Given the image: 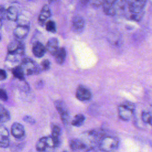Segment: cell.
Returning <instances> with one entry per match:
<instances>
[{"mask_svg":"<svg viewBox=\"0 0 152 152\" xmlns=\"http://www.w3.org/2000/svg\"><path fill=\"white\" fill-rule=\"evenodd\" d=\"M23 119L24 122H26L28 124H34L36 122L35 119L31 116H28V115H25L23 117Z\"/></svg>","mask_w":152,"mask_h":152,"instance_id":"29","label":"cell"},{"mask_svg":"<svg viewBox=\"0 0 152 152\" xmlns=\"http://www.w3.org/2000/svg\"><path fill=\"white\" fill-rule=\"evenodd\" d=\"M5 11L6 9L3 5H0V20H2L5 17Z\"/></svg>","mask_w":152,"mask_h":152,"instance_id":"32","label":"cell"},{"mask_svg":"<svg viewBox=\"0 0 152 152\" xmlns=\"http://www.w3.org/2000/svg\"><path fill=\"white\" fill-rule=\"evenodd\" d=\"M45 48H46V50L49 53H50L53 56L54 54L56 52V51L59 48L58 39L56 38L50 39L48 40L46 44V46Z\"/></svg>","mask_w":152,"mask_h":152,"instance_id":"17","label":"cell"},{"mask_svg":"<svg viewBox=\"0 0 152 152\" xmlns=\"http://www.w3.org/2000/svg\"><path fill=\"white\" fill-rule=\"evenodd\" d=\"M119 140L114 136H103L99 142V149L104 152L115 150L119 145Z\"/></svg>","mask_w":152,"mask_h":152,"instance_id":"1","label":"cell"},{"mask_svg":"<svg viewBox=\"0 0 152 152\" xmlns=\"http://www.w3.org/2000/svg\"><path fill=\"white\" fill-rule=\"evenodd\" d=\"M50 62L48 59H45L41 62V69L43 71L48 70L50 68Z\"/></svg>","mask_w":152,"mask_h":152,"instance_id":"28","label":"cell"},{"mask_svg":"<svg viewBox=\"0 0 152 152\" xmlns=\"http://www.w3.org/2000/svg\"><path fill=\"white\" fill-rule=\"evenodd\" d=\"M63 152H66V151H63Z\"/></svg>","mask_w":152,"mask_h":152,"instance_id":"37","label":"cell"},{"mask_svg":"<svg viewBox=\"0 0 152 152\" xmlns=\"http://www.w3.org/2000/svg\"><path fill=\"white\" fill-rule=\"evenodd\" d=\"M11 132L17 140H21L25 137V129L24 126L19 122H14L11 125Z\"/></svg>","mask_w":152,"mask_h":152,"instance_id":"9","label":"cell"},{"mask_svg":"<svg viewBox=\"0 0 152 152\" xmlns=\"http://www.w3.org/2000/svg\"><path fill=\"white\" fill-rule=\"evenodd\" d=\"M104 1V0H89L90 3L94 7H99L102 5Z\"/></svg>","mask_w":152,"mask_h":152,"instance_id":"30","label":"cell"},{"mask_svg":"<svg viewBox=\"0 0 152 152\" xmlns=\"http://www.w3.org/2000/svg\"><path fill=\"white\" fill-rule=\"evenodd\" d=\"M46 48L40 42H36L32 46V52L37 58H42L46 52Z\"/></svg>","mask_w":152,"mask_h":152,"instance_id":"15","label":"cell"},{"mask_svg":"<svg viewBox=\"0 0 152 152\" xmlns=\"http://www.w3.org/2000/svg\"><path fill=\"white\" fill-rule=\"evenodd\" d=\"M102 5L103 11L106 15L113 16L116 14L115 10L113 4V1L104 0Z\"/></svg>","mask_w":152,"mask_h":152,"instance_id":"20","label":"cell"},{"mask_svg":"<svg viewBox=\"0 0 152 152\" xmlns=\"http://www.w3.org/2000/svg\"><path fill=\"white\" fill-rule=\"evenodd\" d=\"M72 29L75 33H81L85 27V21L83 18L79 15H75L72 20Z\"/></svg>","mask_w":152,"mask_h":152,"instance_id":"12","label":"cell"},{"mask_svg":"<svg viewBox=\"0 0 152 152\" xmlns=\"http://www.w3.org/2000/svg\"><path fill=\"white\" fill-rule=\"evenodd\" d=\"M49 1V2L50 3V2H53L54 1H55V0H48Z\"/></svg>","mask_w":152,"mask_h":152,"instance_id":"35","label":"cell"},{"mask_svg":"<svg viewBox=\"0 0 152 152\" xmlns=\"http://www.w3.org/2000/svg\"><path fill=\"white\" fill-rule=\"evenodd\" d=\"M7 78V74L5 70L0 68V81L6 80Z\"/></svg>","mask_w":152,"mask_h":152,"instance_id":"31","label":"cell"},{"mask_svg":"<svg viewBox=\"0 0 152 152\" xmlns=\"http://www.w3.org/2000/svg\"><path fill=\"white\" fill-rule=\"evenodd\" d=\"M69 145L70 148L75 151H81L87 149V147L85 143L83 142V141L80 139L74 138L70 140Z\"/></svg>","mask_w":152,"mask_h":152,"instance_id":"16","label":"cell"},{"mask_svg":"<svg viewBox=\"0 0 152 152\" xmlns=\"http://www.w3.org/2000/svg\"><path fill=\"white\" fill-rule=\"evenodd\" d=\"M2 21L1 20H0V28L2 27Z\"/></svg>","mask_w":152,"mask_h":152,"instance_id":"34","label":"cell"},{"mask_svg":"<svg viewBox=\"0 0 152 152\" xmlns=\"http://www.w3.org/2000/svg\"><path fill=\"white\" fill-rule=\"evenodd\" d=\"M1 39H2V36H1V33H0V41L1 40Z\"/></svg>","mask_w":152,"mask_h":152,"instance_id":"36","label":"cell"},{"mask_svg":"<svg viewBox=\"0 0 152 152\" xmlns=\"http://www.w3.org/2000/svg\"><path fill=\"white\" fill-rule=\"evenodd\" d=\"M25 47L24 43L18 40L11 42L7 46L8 54L21 57L24 55Z\"/></svg>","mask_w":152,"mask_h":152,"instance_id":"6","label":"cell"},{"mask_svg":"<svg viewBox=\"0 0 152 152\" xmlns=\"http://www.w3.org/2000/svg\"><path fill=\"white\" fill-rule=\"evenodd\" d=\"M85 119L86 118L84 115L81 113H78L74 117L73 119L71 121V124L74 126L80 127L84 124Z\"/></svg>","mask_w":152,"mask_h":152,"instance_id":"24","label":"cell"},{"mask_svg":"<svg viewBox=\"0 0 152 152\" xmlns=\"http://www.w3.org/2000/svg\"><path fill=\"white\" fill-rule=\"evenodd\" d=\"M55 106L58 111L61 119L64 125L67 126L69 122V112L66 104L62 100H57L55 102Z\"/></svg>","mask_w":152,"mask_h":152,"instance_id":"5","label":"cell"},{"mask_svg":"<svg viewBox=\"0 0 152 152\" xmlns=\"http://www.w3.org/2000/svg\"><path fill=\"white\" fill-rule=\"evenodd\" d=\"M51 15V12H50V8L49 7L48 5H45L40 12V14L39 15V18H38V21L39 23L40 24H44L45 22L47 20V19H48Z\"/></svg>","mask_w":152,"mask_h":152,"instance_id":"18","label":"cell"},{"mask_svg":"<svg viewBox=\"0 0 152 152\" xmlns=\"http://www.w3.org/2000/svg\"><path fill=\"white\" fill-rule=\"evenodd\" d=\"M8 99L7 91L2 88L0 87V100L6 102Z\"/></svg>","mask_w":152,"mask_h":152,"instance_id":"27","label":"cell"},{"mask_svg":"<svg viewBox=\"0 0 152 152\" xmlns=\"http://www.w3.org/2000/svg\"><path fill=\"white\" fill-rule=\"evenodd\" d=\"M11 118L9 111L2 104L0 106V125L10 121Z\"/></svg>","mask_w":152,"mask_h":152,"instance_id":"23","label":"cell"},{"mask_svg":"<svg viewBox=\"0 0 152 152\" xmlns=\"http://www.w3.org/2000/svg\"><path fill=\"white\" fill-rule=\"evenodd\" d=\"M10 145L8 129L4 125H0V148H6Z\"/></svg>","mask_w":152,"mask_h":152,"instance_id":"11","label":"cell"},{"mask_svg":"<svg viewBox=\"0 0 152 152\" xmlns=\"http://www.w3.org/2000/svg\"><path fill=\"white\" fill-rule=\"evenodd\" d=\"M29 31L28 25L24 24H19L14 30V35L18 39H22L26 37Z\"/></svg>","mask_w":152,"mask_h":152,"instance_id":"13","label":"cell"},{"mask_svg":"<svg viewBox=\"0 0 152 152\" xmlns=\"http://www.w3.org/2000/svg\"><path fill=\"white\" fill-rule=\"evenodd\" d=\"M12 74L13 76L18 79L19 81H24L25 78V74L23 69L20 65H16L12 68Z\"/></svg>","mask_w":152,"mask_h":152,"instance_id":"22","label":"cell"},{"mask_svg":"<svg viewBox=\"0 0 152 152\" xmlns=\"http://www.w3.org/2000/svg\"><path fill=\"white\" fill-rule=\"evenodd\" d=\"M55 148L53 141L50 136L43 137L40 138L36 144V149L37 151H41L48 147Z\"/></svg>","mask_w":152,"mask_h":152,"instance_id":"10","label":"cell"},{"mask_svg":"<svg viewBox=\"0 0 152 152\" xmlns=\"http://www.w3.org/2000/svg\"><path fill=\"white\" fill-rule=\"evenodd\" d=\"M18 13L17 9L14 6L8 7L5 11V18L12 21H16L18 20Z\"/></svg>","mask_w":152,"mask_h":152,"instance_id":"19","label":"cell"},{"mask_svg":"<svg viewBox=\"0 0 152 152\" xmlns=\"http://www.w3.org/2000/svg\"><path fill=\"white\" fill-rule=\"evenodd\" d=\"M75 96L80 101L86 102L91 99L92 95L90 90L88 88L84 86L80 85L77 88Z\"/></svg>","mask_w":152,"mask_h":152,"instance_id":"8","label":"cell"},{"mask_svg":"<svg viewBox=\"0 0 152 152\" xmlns=\"http://www.w3.org/2000/svg\"><path fill=\"white\" fill-rule=\"evenodd\" d=\"M103 131L101 129H93L88 131L86 135V140H87L88 144H86L87 149L93 147L96 144H99L101 138L103 137Z\"/></svg>","mask_w":152,"mask_h":152,"instance_id":"3","label":"cell"},{"mask_svg":"<svg viewBox=\"0 0 152 152\" xmlns=\"http://www.w3.org/2000/svg\"><path fill=\"white\" fill-rule=\"evenodd\" d=\"M46 30L51 32V33H55L56 32V24L55 22L52 20H49L46 24Z\"/></svg>","mask_w":152,"mask_h":152,"instance_id":"26","label":"cell"},{"mask_svg":"<svg viewBox=\"0 0 152 152\" xmlns=\"http://www.w3.org/2000/svg\"><path fill=\"white\" fill-rule=\"evenodd\" d=\"M61 134V128L56 125L52 124L51 126V138L53 141L55 147H58L61 144L60 137Z\"/></svg>","mask_w":152,"mask_h":152,"instance_id":"14","label":"cell"},{"mask_svg":"<svg viewBox=\"0 0 152 152\" xmlns=\"http://www.w3.org/2000/svg\"><path fill=\"white\" fill-rule=\"evenodd\" d=\"M130 14H137L143 11L147 0H126Z\"/></svg>","mask_w":152,"mask_h":152,"instance_id":"7","label":"cell"},{"mask_svg":"<svg viewBox=\"0 0 152 152\" xmlns=\"http://www.w3.org/2000/svg\"><path fill=\"white\" fill-rule=\"evenodd\" d=\"M141 119L144 122L150 125L151 124V116L148 112L142 111L141 113Z\"/></svg>","mask_w":152,"mask_h":152,"instance_id":"25","label":"cell"},{"mask_svg":"<svg viewBox=\"0 0 152 152\" xmlns=\"http://www.w3.org/2000/svg\"><path fill=\"white\" fill-rule=\"evenodd\" d=\"M54 148H53V147H49L46 148L45 150H44L43 151H38V152H54Z\"/></svg>","mask_w":152,"mask_h":152,"instance_id":"33","label":"cell"},{"mask_svg":"<svg viewBox=\"0 0 152 152\" xmlns=\"http://www.w3.org/2000/svg\"><path fill=\"white\" fill-rule=\"evenodd\" d=\"M135 104L128 101L125 102L118 107V114L119 118L125 121H128L131 119L134 112Z\"/></svg>","mask_w":152,"mask_h":152,"instance_id":"2","label":"cell"},{"mask_svg":"<svg viewBox=\"0 0 152 152\" xmlns=\"http://www.w3.org/2000/svg\"><path fill=\"white\" fill-rule=\"evenodd\" d=\"M66 55V50L64 48H60L54 54L53 56L56 63L58 64H62L65 60Z\"/></svg>","mask_w":152,"mask_h":152,"instance_id":"21","label":"cell"},{"mask_svg":"<svg viewBox=\"0 0 152 152\" xmlns=\"http://www.w3.org/2000/svg\"><path fill=\"white\" fill-rule=\"evenodd\" d=\"M22 68L24 70L25 75H30L39 74L41 69L32 59L25 58L21 59V64Z\"/></svg>","mask_w":152,"mask_h":152,"instance_id":"4","label":"cell"}]
</instances>
